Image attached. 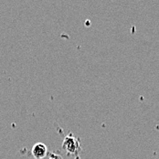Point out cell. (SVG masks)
<instances>
[{"label":"cell","mask_w":159,"mask_h":159,"mask_svg":"<svg viewBox=\"0 0 159 159\" xmlns=\"http://www.w3.org/2000/svg\"><path fill=\"white\" fill-rule=\"evenodd\" d=\"M62 148L66 151L68 155L78 156L80 151V139L76 137L73 134H69L63 140Z\"/></svg>","instance_id":"6da1fadb"},{"label":"cell","mask_w":159,"mask_h":159,"mask_svg":"<svg viewBox=\"0 0 159 159\" xmlns=\"http://www.w3.org/2000/svg\"><path fill=\"white\" fill-rule=\"evenodd\" d=\"M32 156L35 159L45 158L48 155V147L45 143H37L32 146L31 149Z\"/></svg>","instance_id":"7a4b0ae2"},{"label":"cell","mask_w":159,"mask_h":159,"mask_svg":"<svg viewBox=\"0 0 159 159\" xmlns=\"http://www.w3.org/2000/svg\"><path fill=\"white\" fill-rule=\"evenodd\" d=\"M48 159H63L62 157L59 154H56V153H50L49 154V158Z\"/></svg>","instance_id":"3957f363"}]
</instances>
